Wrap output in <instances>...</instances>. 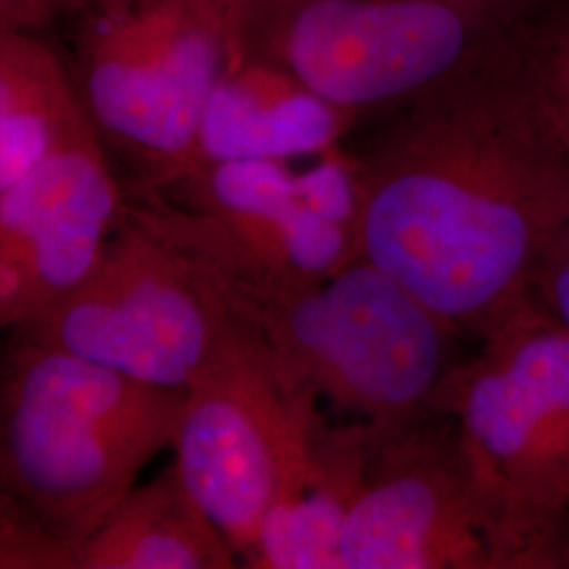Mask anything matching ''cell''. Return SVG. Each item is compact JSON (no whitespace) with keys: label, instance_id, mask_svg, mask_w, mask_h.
Returning a JSON list of instances; mask_svg holds the SVG:
<instances>
[{"label":"cell","instance_id":"1","mask_svg":"<svg viewBox=\"0 0 569 569\" xmlns=\"http://www.w3.org/2000/svg\"><path fill=\"white\" fill-rule=\"evenodd\" d=\"M355 163L361 256L456 333L531 302L569 213V131L517 39L388 110Z\"/></svg>","mask_w":569,"mask_h":569},{"label":"cell","instance_id":"2","mask_svg":"<svg viewBox=\"0 0 569 569\" xmlns=\"http://www.w3.org/2000/svg\"><path fill=\"white\" fill-rule=\"evenodd\" d=\"M0 361V500L74 557L173 446L182 390L20 338Z\"/></svg>","mask_w":569,"mask_h":569},{"label":"cell","instance_id":"3","mask_svg":"<svg viewBox=\"0 0 569 569\" xmlns=\"http://www.w3.org/2000/svg\"><path fill=\"white\" fill-rule=\"evenodd\" d=\"M220 283V281H218ZM284 388L373 430L430 416L458 333L363 256L308 287L222 284Z\"/></svg>","mask_w":569,"mask_h":569},{"label":"cell","instance_id":"4","mask_svg":"<svg viewBox=\"0 0 569 569\" xmlns=\"http://www.w3.org/2000/svg\"><path fill=\"white\" fill-rule=\"evenodd\" d=\"M68 23L63 56L127 194L192 173L207 103L234 58V0H98Z\"/></svg>","mask_w":569,"mask_h":569},{"label":"cell","instance_id":"5","mask_svg":"<svg viewBox=\"0 0 569 569\" xmlns=\"http://www.w3.org/2000/svg\"><path fill=\"white\" fill-rule=\"evenodd\" d=\"M481 340L430 413L456 428L507 569L555 568L569 521V331L531 300Z\"/></svg>","mask_w":569,"mask_h":569},{"label":"cell","instance_id":"6","mask_svg":"<svg viewBox=\"0 0 569 569\" xmlns=\"http://www.w3.org/2000/svg\"><path fill=\"white\" fill-rule=\"evenodd\" d=\"M129 199L222 284L308 287L361 258L357 163L340 146L306 171L220 161Z\"/></svg>","mask_w":569,"mask_h":569},{"label":"cell","instance_id":"7","mask_svg":"<svg viewBox=\"0 0 569 569\" xmlns=\"http://www.w3.org/2000/svg\"><path fill=\"white\" fill-rule=\"evenodd\" d=\"M515 41L465 0H234V56L361 119Z\"/></svg>","mask_w":569,"mask_h":569},{"label":"cell","instance_id":"8","mask_svg":"<svg viewBox=\"0 0 569 569\" xmlns=\"http://www.w3.org/2000/svg\"><path fill=\"white\" fill-rule=\"evenodd\" d=\"M234 327L213 272L127 197L93 270L18 336L152 387L183 390L220 355Z\"/></svg>","mask_w":569,"mask_h":569},{"label":"cell","instance_id":"9","mask_svg":"<svg viewBox=\"0 0 569 569\" xmlns=\"http://www.w3.org/2000/svg\"><path fill=\"white\" fill-rule=\"evenodd\" d=\"M329 425L283 387L239 321L182 390L173 465L190 496L247 566L268 510L302 488Z\"/></svg>","mask_w":569,"mask_h":569},{"label":"cell","instance_id":"10","mask_svg":"<svg viewBox=\"0 0 569 569\" xmlns=\"http://www.w3.org/2000/svg\"><path fill=\"white\" fill-rule=\"evenodd\" d=\"M427 418L373 430L342 531L345 569H507L456 428Z\"/></svg>","mask_w":569,"mask_h":569},{"label":"cell","instance_id":"11","mask_svg":"<svg viewBox=\"0 0 569 569\" xmlns=\"http://www.w3.org/2000/svg\"><path fill=\"white\" fill-rule=\"evenodd\" d=\"M127 190L96 129L0 192V331L41 319L93 270Z\"/></svg>","mask_w":569,"mask_h":569},{"label":"cell","instance_id":"12","mask_svg":"<svg viewBox=\"0 0 569 569\" xmlns=\"http://www.w3.org/2000/svg\"><path fill=\"white\" fill-rule=\"evenodd\" d=\"M355 122L281 70L234 56L204 110L199 167L319 157L338 148Z\"/></svg>","mask_w":569,"mask_h":569},{"label":"cell","instance_id":"13","mask_svg":"<svg viewBox=\"0 0 569 569\" xmlns=\"http://www.w3.org/2000/svg\"><path fill=\"white\" fill-rule=\"evenodd\" d=\"M241 566L171 462L131 489L79 549L77 569H230Z\"/></svg>","mask_w":569,"mask_h":569},{"label":"cell","instance_id":"14","mask_svg":"<svg viewBox=\"0 0 569 569\" xmlns=\"http://www.w3.org/2000/svg\"><path fill=\"white\" fill-rule=\"evenodd\" d=\"M373 428H327L317 462L291 498L268 510L244 568L345 569L342 531Z\"/></svg>","mask_w":569,"mask_h":569},{"label":"cell","instance_id":"15","mask_svg":"<svg viewBox=\"0 0 569 569\" xmlns=\"http://www.w3.org/2000/svg\"><path fill=\"white\" fill-rule=\"evenodd\" d=\"M89 129L63 51L47 34H0V192Z\"/></svg>","mask_w":569,"mask_h":569},{"label":"cell","instance_id":"16","mask_svg":"<svg viewBox=\"0 0 569 569\" xmlns=\"http://www.w3.org/2000/svg\"><path fill=\"white\" fill-rule=\"evenodd\" d=\"M517 42L529 70L569 131V2L536 21Z\"/></svg>","mask_w":569,"mask_h":569},{"label":"cell","instance_id":"17","mask_svg":"<svg viewBox=\"0 0 569 569\" xmlns=\"http://www.w3.org/2000/svg\"><path fill=\"white\" fill-rule=\"evenodd\" d=\"M98 0H0V34H47Z\"/></svg>","mask_w":569,"mask_h":569},{"label":"cell","instance_id":"18","mask_svg":"<svg viewBox=\"0 0 569 569\" xmlns=\"http://www.w3.org/2000/svg\"><path fill=\"white\" fill-rule=\"evenodd\" d=\"M531 300L569 331V253L549 249L538 268Z\"/></svg>","mask_w":569,"mask_h":569},{"label":"cell","instance_id":"19","mask_svg":"<svg viewBox=\"0 0 569 569\" xmlns=\"http://www.w3.org/2000/svg\"><path fill=\"white\" fill-rule=\"evenodd\" d=\"M502 32L519 39L536 21L568 4V0H465Z\"/></svg>","mask_w":569,"mask_h":569}]
</instances>
